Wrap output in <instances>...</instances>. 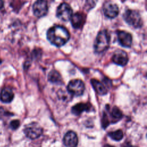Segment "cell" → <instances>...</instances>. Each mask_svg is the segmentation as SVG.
Listing matches in <instances>:
<instances>
[{"label": "cell", "instance_id": "obj_1", "mask_svg": "<svg viewBox=\"0 0 147 147\" xmlns=\"http://www.w3.org/2000/svg\"><path fill=\"white\" fill-rule=\"evenodd\" d=\"M47 36L52 44L59 47L64 45L69 40L70 34L65 27L55 25L48 30Z\"/></svg>", "mask_w": 147, "mask_h": 147}, {"label": "cell", "instance_id": "obj_2", "mask_svg": "<svg viewBox=\"0 0 147 147\" xmlns=\"http://www.w3.org/2000/svg\"><path fill=\"white\" fill-rule=\"evenodd\" d=\"M110 35L108 32L104 29L100 31L96 36L94 42V49L97 53H101L106 51L109 47Z\"/></svg>", "mask_w": 147, "mask_h": 147}, {"label": "cell", "instance_id": "obj_3", "mask_svg": "<svg viewBox=\"0 0 147 147\" xmlns=\"http://www.w3.org/2000/svg\"><path fill=\"white\" fill-rule=\"evenodd\" d=\"M125 21L131 26L138 28L142 25V20L139 12L135 10L127 9L123 15Z\"/></svg>", "mask_w": 147, "mask_h": 147}, {"label": "cell", "instance_id": "obj_4", "mask_svg": "<svg viewBox=\"0 0 147 147\" xmlns=\"http://www.w3.org/2000/svg\"><path fill=\"white\" fill-rule=\"evenodd\" d=\"M24 131L27 137L34 140L38 138L42 134L43 130L38 123L33 122L26 125Z\"/></svg>", "mask_w": 147, "mask_h": 147}, {"label": "cell", "instance_id": "obj_5", "mask_svg": "<svg viewBox=\"0 0 147 147\" xmlns=\"http://www.w3.org/2000/svg\"><path fill=\"white\" fill-rule=\"evenodd\" d=\"M84 89V84L80 79L71 80L67 86L68 91L75 96H80L83 95Z\"/></svg>", "mask_w": 147, "mask_h": 147}, {"label": "cell", "instance_id": "obj_6", "mask_svg": "<svg viewBox=\"0 0 147 147\" xmlns=\"http://www.w3.org/2000/svg\"><path fill=\"white\" fill-rule=\"evenodd\" d=\"M72 10L69 5L67 3L63 2L57 7L56 10L57 17L64 21L70 20L72 15Z\"/></svg>", "mask_w": 147, "mask_h": 147}, {"label": "cell", "instance_id": "obj_7", "mask_svg": "<svg viewBox=\"0 0 147 147\" xmlns=\"http://www.w3.org/2000/svg\"><path fill=\"white\" fill-rule=\"evenodd\" d=\"M48 6L45 1H37L33 5V11L37 17H41L45 16L48 12Z\"/></svg>", "mask_w": 147, "mask_h": 147}, {"label": "cell", "instance_id": "obj_8", "mask_svg": "<svg viewBox=\"0 0 147 147\" xmlns=\"http://www.w3.org/2000/svg\"><path fill=\"white\" fill-rule=\"evenodd\" d=\"M103 10L105 15L110 18L116 17L119 13L118 6L110 1L106 2L103 6Z\"/></svg>", "mask_w": 147, "mask_h": 147}, {"label": "cell", "instance_id": "obj_9", "mask_svg": "<svg viewBox=\"0 0 147 147\" xmlns=\"http://www.w3.org/2000/svg\"><path fill=\"white\" fill-rule=\"evenodd\" d=\"M117 38L119 44L126 48H129L132 44V36L131 34L123 30H119L117 32Z\"/></svg>", "mask_w": 147, "mask_h": 147}, {"label": "cell", "instance_id": "obj_10", "mask_svg": "<svg viewBox=\"0 0 147 147\" xmlns=\"http://www.w3.org/2000/svg\"><path fill=\"white\" fill-rule=\"evenodd\" d=\"M129 59L126 52L122 50L116 51L112 57V61L116 64L124 66L128 62Z\"/></svg>", "mask_w": 147, "mask_h": 147}, {"label": "cell", "instance_id": "obj_11", "mask_svg": "<svg viewBox=\"0 0 147 147\" xmlns=\"http://www.w3.org/2000/svg\"><path fill=\"white\" fill-rule=\"evenodd\" d=\"M63 143L66 147H76L78 143L76 134L73 131H68L64 136Z\"/></svg>", "mask_w": 147, "mask_h": 147}, {"label": "cell", "instance_id": "obj_12", "mask_svg": "<svg viewBox=\"0 0 147 147\" xmlns=\"http://www.w3.org/2000/svg\"><path fill=\"white\" fill-rule=\"evenodd\" d=\"M70 21L72 26L76 29L80 28L82 27L84 24L85 18L83 15L80 13H76L72 15Z\"/></svg>", "mask_w": 147, "mask_h": 147}, {"label": "cell", "instance_id": "obj_13", "mask_svg": "<svg viewBox=\"0 0 147 147\" xmlns=\"http://www.w3.org/2000/svg\"><path fill=\"white\" fill-rule=\"evenodd\" d=\"M14 98V93L9 87L3 88L0 94V99L4 103H10Z\"/></svg>", "mask_w": 147, "mask_h": 147}, {"label": "cell", "instance_id": "obj_14", "mask_svg": "<svg viewBox=\"0 0 147 147\" xmlns=\"http://www.w3.org/2000/svg\"><path fill=\"white\" fill-rule=\"evenodd\" d=\"M91 83L95 91L99 95H103L107 93V88L105 84L99 80L92 79L91 80Z\"/></svg>", "mask_w": 147, "mask_h": 147}, {"label": "cell", "instance_id": "obj_15", "mask_svg": "<svg viewBox=\"0 0 147 147\" xmlns=\"http://www.w3.org/2000/svg\"><path fill=\"white\" fill-rule=\"evenodd\" d=\"M91 105L88 103H79L75 106H74L71 109L72 113L76 115H79L83 111H88L90 110Z\"/></svg>", "mask_w": 147, "mask_h": 147}, {"label": "cell", "instance_id": "obj_16", "mask_svg": "<svg viewBox=\"0 0 147 147\" xmlns=\"http://www.w3.org/2000/svg\"><path fill=\"white\" fill-rule=\"evenodd\" d=\"M48 80L52 83H60L62 82V79L60 74L56 70L53 69L51 71L48 75Z\"/></svg>", "mask_w": 147, "mask_h": 147}, {"label": "cell", "instance_id": "obj_17", "mask_svg": "<svg viewBox=\"0 0 147 147\" xmlns=\"http://www.w3.org/2000/svg\"><path fill=\"white\" fill-rule=\"evenodd\" d=\"M111 120L113 122H116L122 117V113L117 106H114L110 113Z\"/></svg>", "mask_w": 147, "mask_h": 147}, {"label": "cell", "instance_id": "obj_18", "mask_svg": "<svg viewBox=\"0 0 147 147\" xmlns=\"http://www.w3.org/2000/svg\"><path fill=\"white\" fill-rule=\"evenodd\" d=\"M108 136L113 140L120 141L123 137V132L121 130H117L114 131H111L108 133Z\"/></svg>", "mask_w": 147, "mask_h": 147}, {"label": "cell", "instance_id": "obj_19", "mask_svg": "<svg viewBox=\"0 0 147 147\" xmlns=\"http://www.w3.org/2000/svg\"><path fill=\"white\" fill-rule=\"evenodd\" d=\"M109 123H110V121H109V119L108 118L107 115L106 113H104L103 114V116H102V127L103 128H106L109 125Z\"/></svg>", "mask_w": 147, "mask_h": 147}, {"label": "cell", "instance_id": "obj_20", "mask_svg": "<svg viewBox=\"0 0 147 147\" xmlns=\"http://www.w3.org/2000/svg\"><path fill=\"white\" fill-rule=\"evenodd\" d=\"M20 126V121L18 120H13L10 122V127L15 130L17 129Z\"/></svg>", "mask_w": 147, "mask_h": 147}, {"label": "cell", "instance_id": "obj_21", "mask_svg": "<svg viewBox=\"0 0 147 147\" xmlns=\"http://www.w3.org/2000/svg\"><path fill=\"white\" fill-rule=\"evenodd\" d=\"M3 7V2L0 0V10Z\"/></svg>", "mask_w": 147, "mask_h": 147}, {"label": "cell", "instance_id": "obj_22", "mask_svg": "<svg viewBox=\"0 0 147 147\" xmlns=\"http://www.w3.org/2000/svg\"><path fill=\"white\" fill-rule=\"evenodd\" d=\"M125 147H137V146H133L131 145H127L126 146H125Z\"/></svg>", "mask_w": 147, "mask_h": 147}, {"label": "cell", "instance_id": "obj_23", "mask_svg": "<svg viewBox=\"0 0 147 147\" xmlns=\"http://www.w3.org/2000/svg\"><path fill=\"white\" fill-rule=\"evenodd\" d=\"M104 147H114V146H110V145H105L104 146Z\"/></svg>", "mask_w": 147, "mask_h": 147}, {"label": "cell", "instance_id": "obj_24", "mask_svg": "<svg viewBox=\"0 0 147 147\" xmlns=\"http://www.w3.org/2000/svg\"><path fill=\"white\" fill-rule=\"evenodd\" d=\"M1 63V60H0V63Z\"/></svg>", "mask_w": 147, "mask_h": 147}]
</instances>
